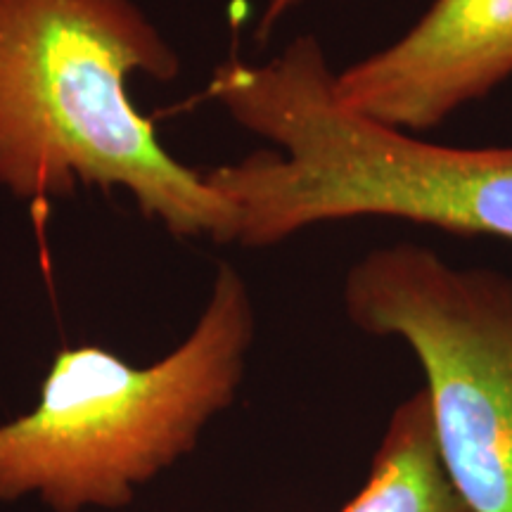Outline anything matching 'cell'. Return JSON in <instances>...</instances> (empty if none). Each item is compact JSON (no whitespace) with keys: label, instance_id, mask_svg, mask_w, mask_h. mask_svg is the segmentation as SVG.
Segmentation results:
<instances>
[{"label":"cell","instance_id":"6da1fadb","mask_svg":"<svg viewBox=\"0 0 512 512\" xmlns=\"http://www.w3.org/2000/svg\"><path fill=\"white\" fill-rule=\"evenodd\" d=\"M209 95L280 150L204 174L238 214L235 242L271 247L318 223L399 219L512 242V145L456 147L349 110L316 36L264 64L226 62Z\"/></svg>","mask_w":512,"mask_h":512},{"label":"cell","instance_id":"7a4b0ae2","mask_svg":"<svg viewBox=\"0 0 512 512\" xmlns=\"http://www.w3.org/2000/svg\"><path fill=\"white\" fill-rule=\"evenodd\" d=\"M178 69L133 0H0V185L31 200L124 188L178 238L235 242L230 202L128 98L131 74L171 81Z\"/></svg>","mask_w":512,"mask_h":512},{"label":"cell","instance_id":"3957f363","mask_svg":"<svg viewBox=\"0 0 512 512\" xmlns=\"http://www.w3.org/2000/svg\"><path fill=\"white\" fill-rule=\"evenodd\" d=\"M254 339L242 275L221 266L195 330L147 368L83 344L53 358L34 411L0 425V503L124 508L233 403Z\"/></svg>","mask_w":512,"mask_h":512},{"label":"cell","instance_id":"277c9868","mask_svg":"<svg viewBox=\"0 0 512 512\" xmlns=\"http://www.w3.org/2000/svg\"><path fill=\"white\" fill-rule=\"evenodd\" d=\"M342 302L361 332L411 347L441 463L467 505L512 512V273L399 242L349 268Z\"/></svg>","mask_w":512,"mask_h":512},{"label":"cell","instance_id":"5b68a950","mask_svg":"<svg viewBox=\"0 0 512 512\" xmlns=\"http://www.w3.org/2000/svg\"><path fill=\"white\" fill-rule=\"evenodd\" d=\"M512 76V0H434L392 46L335 72L349 110L425 133Z\"/></svg>","mask_w":512,"mask_h":512},{"label":"cell","instance_id":"8992f818","mask_svg":"<svg viewBox=\"0 0 512 512\" xmlns=\"http://www.w3.org/2000/svg\"><path fill=\"white\" fill-rule=\"evenodd\" d=\"M339 512H475L441 463L425 387L394 408L366 484Z\"/></svg>","mask_w":512,"mask_h":512},{"label":"cell","instance_id":"52a82bcc","mask_svg":"<svg viewBox=\"0 0 512 512\" xmlns=\"http://www.w3.org/2000/svg\"><path fill=\"white\" fill-rule=\"evenodd\" d=\"M297 3L299 0H264L259 24H256V38H259V41H266V38L271 36V31L275 29V24H278Z\"/></svg>","mask_w":512,"mask_h":512}]
</instances>
